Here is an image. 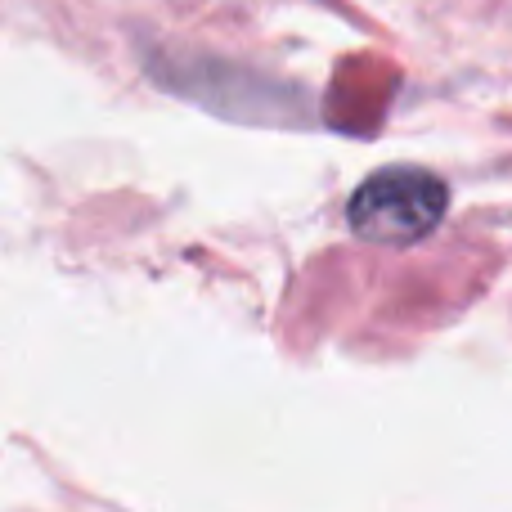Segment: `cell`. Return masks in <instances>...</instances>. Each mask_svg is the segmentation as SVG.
<instances>
[{"mask_svg": "<svg viewBox=\"0 0 512 512\" xmlns=\"http://www.w3.org/2000/svg\"><path fill=\"white\" fill-rule=\"evenodd\" d=\"M445 185L432 171L418 167H387L369 176L355 189L346 221L364 243H382V248H409V243L427 239L445 216Z\"/></svg>", "mask_w": 512, "mask_h": 512, "instance_id": "obj_1", "label": "cell"}]
</instances>
